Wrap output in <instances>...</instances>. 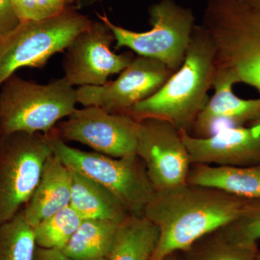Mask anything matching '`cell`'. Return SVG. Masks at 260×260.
Listing matches in <instances>:
<instances>
[{"instance_id": "obj_23", "label": "cell", "mask_w": 260, "mask_h": 260, "mask_svg": "<svg viewBox=\"0 0 260 260\" xmlns=\"http://www.w3.org/2000/svg\"><path fill=\"white\" fill-rule=\"evenodd\" d=\"M221 229L234 242L245 245H258L260 240V199L253 200L245 213Z\"/></svg>"}, {"instance_id": "obj_11", "label": "cell", "mask_w": 260, "mask_h": 260, "mask_svg": "<svg viewBox=\"0 0 260 260\" xmlns=\"http://www.w3.org/2000/svg\"><path fill=\"white\" fill-rule=\"evenodd\" d=\"M115 40L107 24L99 19L80 32L66 49L64 78L72 86L102 85L109 76L120 73L134 59L132 53L117 54L111 47Z\"/></svg>"}, {"instance_id": "obj_22", "label": "cell", "mask_w": 260, "mask_h": 260, "mask_svg": "<svg viewBox=\"0 0 260 260\" xmlns=\"http://www.w3.org/2000/svg\"><path fill=\"white\" fill-rule=\"evenodd\" d=\"M83 220L70 205L63 208L34 227L37 246L61 250Z\"/></svg>"}, {"instance_id": "obj_2", "label": "cell", "mask_w": 260, "mask_h": 260, "mask_svg": "<svg viewBox=\"0 0 260 260\" xmlns=\"http://www.w3.org/2000/svg\"><path fill=\"white\" fill-rule=\"evenodd\" d=\"M215 70V52L209 34L195 25L185 59L160 90L124 112L136 120L153 118L172 124L179 132L192 129L209 97Z\"/></svg>"}, {"instance_id": "obj_21", "label": "cell", "mask_w": 260, "mask_h": 260, "mask_svg": "<svg viewBox=\"0 0 260 260\" xmlns=\"http://www.w3.org/2000/svg\"><path fill=\"white\" fill-rule=\"evenodd\" d=\"M37 247L34 228L23 209L0 224V260H35Z\"/></svg>"}, {"instance_id": "obj_29", "label": "cell", "mask_w": 260, "mask_h": 260, "mask_svg": "<svg viewBox=\"0 0 260 260\" xmlns=\"http://www.w3.org/2000/svg\"><path fill=\"white\" fill-rule=\"evenodd\" d=\"M175 254L176 253H174V254H169V255L166 256V257H164L162 260H178Z\"/></svg>"}, {"instance_id": "obj_28", "label": "cell", "mask_w": 260, "mask_h": 260, "mask_svg": "<svg viewBox=\"0 0 260 260\" xmlns=\"http://www.w3.org/2000/svg\"><path fill=\"white\" fill-rule=\"evenodd\" d=\"M249 126H253L257 132L258 134L260 135V118L258 120L254 121V122L251 123L249 124Z\"/></svg>"}, {"instance_id": "obj_1", "label": "cell", "mask_w": 260, "mask_h": 260, "mask_svg": "<svg viewBox=\"0 0 260 260\" xmlns=\"http://www.w3.org/2000/svg\"><path fill=\"white\" fill-rule=\"evenodd\" d=\"M252 201L189 183L155 191L143 213L159 230L150 260L185 250L198 239L237 220Z\"/></svg>"}, {"instance_id": "obj_5", "label": "cell", "mask_w": 260, "mask_h": 260, "mask_svg": "<svg viewBox=\"0 0 260 260\" xmlns=\"http://www.w3.org/2000/svg\"><path fill=\"white\" fill-rule=\"evenodd\" d=\"M44 135L52 153L67 167L109 189L130 215L143 216L155 191L144 162L138 155L113 158L72 148L61 139L55 128Z\"/></svg>"}, {"instance_id": "obj_26", "label": "cell", "mask_w": 260, "mask_h": 260, "mask_svg": "<svg viewBox=\"0 0 260 260\" xmlns=\"http://www.w3.org/2000/svg\"><path fill=\"white\" fill-rule=\"evenodd\" d=\"M35 260H76L70 257L58 249H44L37 246ZM109 260V259H108Z\"/></svg>"}, {"instance_id": "obj_31", "label": "cell", "mask_w": 260, "mask_h": 260, "mask_svg": "<svg viewBox=\"0 0 260 260\" xmlns=\"http://www.w3.org/2000/svg\"><path fill=\"white\" fill-rule=\"evenodd\" d=\"M255 260H260V250L258 251L257 254H256Z\"/></svg>"}, {"instance_id": "obj_14", "label": "cell", "mask_w": 260, "mask_h": 260, "mask_svg": "<svg viewBox=\"0 0 260 260\" xmlns=\"http://www.w3.org/2000/svg\"><path fill=\"white\" fill-rule=\"evenodd\" d=\"M234 81L225 75L214 74L215 93L197 117L191 135L196 138L209 137L216 132L221 122L232 126H244L260 118V99H246L237 96L233 91Z\"/></svg>"}, {"instance_id": "obj_25", "label": "cell", "mask_w": 260, "mask_h": 260, "mask_svg": "<svg viewBox=\"0 0 260 260\" xmlns=\"http://www.w3.org/2000/svg\"><path fill=\"white\" fill-rule=\"evenodd\" d=\"M20 23L12 0H0V39L13 31Z\"/></svg>"}, {"instance_id": "obj_24", "label": "cell", "mask_w": 260, "mask_h": 260, "mask_svg": "<svg viewBox=\"0 0 260 260\" xmlns=\"http://www.w3.org/2000/svg\"><path fill=\"white\" fill-rule=\"evenodd\" d=\"M20 21H38L61 14L68 7L67 0H12Z\"/></svg>"}, {"instance_id": "obj_7", "label": "cell", "mask_w": 260, "mask_h": 260, "mask_svg": "<svg viewBox=\"0 0 260 260\" xmlns=\"http://www.w3.org/2000/svg\"><path fill=\"white\" fill-rule=\"evenodd\" d=\"M148 14L152 28L145 32L116 25L106 15L97 16L112 30L116 47L160 61L175 73L184 63L196 25L192 10L175 0H159L149 8Z\"/></svg>"}, {"instance_id": "obj_12", "label": "cell", "mask_w": 260, "mask_h": 260, "mask_svg": "<svg viewBox=\"0 0 260 260\" xmlns=\"http://www.w3.org/2000/svg\"><path fill=\"white\" fill-rule=\"evenodd\" d=\"M137 155L144 162L155 191L186 183L192 162L180 132L168 121H139Z\"/></svg>"}, {"instance_id": "obj_30", "label": "cell", "mask_w": 260, "mask_h": 260, "mask_svg": "<svg viewBox=\"0 0 260 260\" xmlns=\"http://www.w3.org/2000/svg\"><path fill=\"white\" fill-rule=\"evenodd\" d=\"M77 1H79V0H67V2H68V4L70 5H73V3Z\"/></svg>"}, {"instance_id": "obj_8", "label": "cell", "mask_w": 260, "mask_h": 260, "mask_svg": "<svg viewBox=\"0 0 260 260\" xmlns=\"http://www.w3.org/2000/svg\"><path fill=\"white\" fill-rule=\"evenodd\" d=\"M51 155L43 133L0 134V224L23 209Z\"/></svg>"}, {"instance_id": "obj_16", "label": "cell", "mask_w": 260, "mask_h": 260, "mask_svg": "<svg viewBox=\"0 0 260 260\" xmlns=\"http://www.w3.org/2000/svg\"><path fill=\"white\" fill-rule=\"evenodd\" d=\"M186 183L216 188L246 199H260V164L249 167L192 164Z\"/></svg>"}, {"instance_id": "obj_32", "label": "cell", "mask_w": 260, "mask_h": 260, "mask_svg": "<svg viewBox=\"0 0 260 260\" xmlns=\"http://www.w3.org/2000/svg\"><path fill=\"white\" fill-rule=\"evenodd\" d=\"M79 1H80V0H79Z\"/></svg>"}, {"instance_id": "obj_27", "label": "cell", "mask_w": 260, "mask_h": 260, "mask_svg": "<svg viewBox=\"0 0 260 260\" xmlns=\"http://www.w3.org/2000/svg\"><path fill=\"white\" fill-rule=\"evenodd\" d=\"M246 1H247L251 6L260 10V0H246Z\"/></svg>"}, {"instance_id": "obj_3", "label": "cell", "mask_w": 260, "mask_h": 260, "mask_svg": "<svg viewBox=\"0 0 260 260\" xmlns=\"http://www.w3.org/2000/svg\"><path fill=\"white\" fill-rule=\"evenodd\" d=\"M202 25L215 48V73L260 93V10L246 0H207Z\"/></svg>"}, {"instance_id": "obj_17", "label": "cell", "mask_w": 260, "mask_h": 260, "mask_svg": "<svg viewBox=\"0 0 260 260\" xmlns=\"http://www.w3.org/2000/svg\"><path fill=\"white\" fill-rule=\"evenodd\" d=\"M72 191L70 206L83 219H100L121 223L130 215L120 200L109 189L70 169Z\"/></svg>"}, {"instance_id": "obj_10", "label": "cell", "mask_w": 260, "mask_h": 260, "mask_svg": "<svg viewBox=\"0 0 260 260\" xmlns=\"http://www.w3.org/2000/svg\"><path fill=\"white\" fill-rule=\"evenodd\" d=\"M164 63L138 56L114 81L76 89L78 103L111 113H124L157 93L173 74Z\"/></svg>"}, {"instance_id": "obj_15", "label": "cell", "mask_w": 260, "mask_h": 260, "mask_svg": "<svg viewBox=\"0 0 260 260\" xmlns=\"http://www.w3.org/2000/svg\"><path fill=\"white\" fill-rule=\"evenodd\" d=\"M72 176L69 168L54 154L47 159L39 184L23 208L27 221L32 228L70 206Z\"/></svg>"}, {"instance_id": "obj_9", "label": "cell", "mask_w": 260, "mask_h": 260, "mask_svg": "<svg viewBox=\"0 0 260 260\" xmlns=\"http://www.w3.org/2000/svg\"><path fill=\"white\" fill-rule=\"evenodd\" d=\"M55 129L64 142H78L103 155L113 158L137 155L139 121L126 113L85 107L59 121Z\"/></svg>"}, {"instance_id": "obj_18", "label": "cell", "mask_w": 260, "mask_h": 260, "mask_svg": "<svg viewBox=\"0 0 260 260\" xmlns=\"http://www.w3.org/2000/svg\"><path fill=\"white\" fill-rule=\"evenodd\" d=\"M158 227L144 215H129L119 224L109 260H150L158 244Z\"/></svg>"}, {"instance_id": "obj_4", "label": "cell", "mask_w": 260, "mask_h": 260, "mask_svg": "<svg viewBox=\"0 0 260 260\" xmlns=\"http://www.w3.org/2000/svg\"><path fill=\"white\" fill-rule=\"evenodd\" d=\"M76 89L64 78L39 85L15 74L0 88V134H43L76 110Z\"/></svg>"}, {"instance_id": "obj_6", "label": "cell", "mask_w": 260, "mask_h": 260, "mask_svg": "<svg viewBox=\"0 0 260 260\" xmlns=\"http://www.w3.org/2000/svg\"><path fill=\"white\" fill-rule=\"evenodd\" d=\"M91 23L72 6L52 18L21 22L0 39V88L20 68H43L51 56L66 50Z\"/></svg>"}, {"instance_id": "obj_19", "label": "cell", "mask_w": 260, "mask_h": 260, "mask_svg": "<svg viewBox=\"0 0 260 260\" xmlns=\"http://www.w3.org/2000/svg\"><path fill=\"white\" fill-rule=\"evenodd\" d=\"M119 224L100 219H83L61 250L76 260H108Z\"/></svg>"}, {"instance_id": "obj_13", "label": "cell", "mask_w": 260, "mask_h": 260, "mask_svg": "<svg viewBox=\"0 0 260 260\" xmlns=\"http://www.w3.org/2000/svg\"><path fill=\"white\" fill-rule=\"evenodd\" d=\"M180 134L192 164L220 167L260 164V135L253 126H227L204 138L186 132Z\"/></svg>"}, {"instance_id": "obj_20", "label": "cell", "mask_w": 260, "mask_h": 260, "mask_svg": "<svg viewBox=\"0 0 260 260\" xmlns=\"http://www.w3.org/2000/svg\"><path fill=\"white\" fill-rule=\"evenodd\" d=\"M258 251V245H245L231 240L220 228L181 252L184 260H255Z\"/></svg>"}]
</instances>
